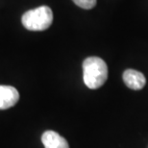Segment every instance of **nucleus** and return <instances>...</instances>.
<instances>
[{"mask_svg": "<svg viewBox=\"0 0 148 148\" xmlns=\"http://www.w3.org/2000/svg\"><path fill=\"white\" fill-rule=\"evenodd\" d=\"M123 81L131 90H138L145 86L146 79L141 72L135 69H127L123 72Z\"/></svg>", "mask_w": 148, "mask_h": 148, "instance_id": "20e7f679", "label": "nucleus"}, {"mask_svg": "<svg viewBox=\"0 0 148 148\" xmlns=\"http://www.w3.org/2000/svg\"><path fill=\"white\" fill-rule=\"evenodd\" d=\"M78 7L86 10L92 9L96 5V0H72Z\"/></svg>", "mask_w": 148, "mask_h": 148, "instance_id": "423d86ee", "label": "nucleus"}, {"mask_svg": "<svg viewBox=\"0 0 148 148\" xmlns=\"http://www.w3.org/2000/svg\"><path fill=\"white\" fill-rule=\"evenodd\" d=\"M108 78V66L99 57H88L83 63V79L90 90L102 87Z\"/></svg>", "mask_w": 148, "mask_h": 148, "instance_id": "f257e3e1", "label": "nucleus"}, {"mask_svg": "<svg viewBox=\"0 0 148 148\" xmlns=\"http://www.w3.org/2000/svg\"><path fill=\"white\" fill-rule=\"evenodd\" d=\"M19 99V93L12 86L0 85V110L14 107Z\"/></svg>", "mask_w": 148, "mask_h": 148, "instance_id": "7ed1b4c3", "label": "nucleus"}, {"mask_svg": "<svg viewBox=\"0 0 148 148\" xmlns=\"http://www.w3.org/2000/svg\"><path fill=\"white\" fill-rule=\"evenodd\" d=\"M22 25L29 31H44L51 26L53 13L48 6H40L27 11L21 17Z\"/></svg>", "mask_w": 148, "mask_h": 148, "instance_id": "f03ea898", "label": "nucleus"}, {"mask_svg": "<svg viewBox=\"0 0 148 148\" xmlns=\"http://www.w3.org/2000/svg\"><path fill=\"white\" fill-rule=\"evenodd\" d=\"M41 143L44 148H69V143L64 137L55 131H45L41 136Z\"/></svg>", "mask_w": 148, "mask_h": 148, "instance_id": "39448f33", "label": "nucleus"}]
</instances>
